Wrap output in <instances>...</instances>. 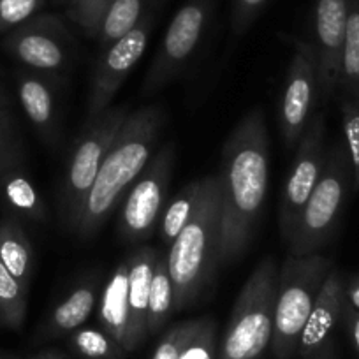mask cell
<instances>
[{"mask_svg": "<svg viewBox=\"0 0 359 359\" xmlns=\"http://www.w3.org/2000/svg\"><path fill=\"white\" fill-rule=\"evenodd\" d=\"M341 109V129L352 165V192H359V99L338 97Z\"/></svg>", "mask_w": 359, "mask_h": 359, "instance_id": "83f0119b", "label": "cell"}, {"mask_svg": "<svg viewBox=\"0 0 359 359\" xmlns=\"http://www.w3.org/2000/svg\"><path fill=\"white\" fill-rule=\"evenodd\" d=\"M22 157L16 129L6 108H0V172L16 168Z\"/></svg>", "mask_w": 359, "mask_h": 359, "instance_id": "d6a6232c", "label": "cell"}, {"mask_svg": "<svg viewBox=\"0 0 359 359\" xmlns=\"http://www.w3.org/2000/svg\"><path fill=\"white\" fill-rule=\"evenodd\" d=\"M99 298L101 289L97 278L79 282L62 302L53 306L44 324V333L48 337H60L79 330L94 313L95 306L99 305Z\"/></svg>", "mask_w": 359, "mask_h": 359, "instance_id": "ac0fdd59", "label": "cell"}, {"mask_svg": "<svg viewBox=\"0 0 359 359\" xmlns=\"http://www.w3.org/2000/svg\"><path fill=\"white\" fill-rule=\"evenodd\" d=\"M269 172V137L264 111H248L234 126L222 148L219 169V264L240 257L254 238Z\"/></svg>", "mask_w": 359, "mask_h": 359, "instance_id": "6da1fadb", "label": "cell"}, {"mask_svg": "<svg viewBox=\"0 0 359 359\" xmlns=\"http://www.w3.org/2000/svg\"><path fill=\"white\" fill-rule=\"evenodd\" d=\"M113 0H74L65 15L72 23L79 27L88 37H97L99 25Z\"/></svg>", "mask_w": 359, "mask_h": 359, "instance_id": "f1b7e54d", "label": "cell"}, {"mask_svg": "<svg viewBox=\"0 0 359 359\" xmlns=\"http://www.w3.org/2000/svg\"><path fill=\"white\" fill-rule=\"evenodd\" d=\"M46 0H0V34H8L39 15Z\"/></svg>", "mask_w": 359, "mask_h": 359, "instance_id": "4dcf8cb0", "label": "cell"}, {"mask_svg": "<svg viewBox=\"0 0 359 359\" xmlns=\"http://www.w3.org/2000/svg\"><path fill=\"white\" fill-rule=\"evenodd\" d=\"M41 359H65L64 355L58 354V352H44V354H41Z\"/></svg>", "mask_w": 359, "mask_h": 359, "instance_id": "f35d334b", "label": "cell"}, {"mask_svg": "<svg viewBox=\"0 0 359 359\" xmlns=\"http://www.w3.org/2000/svg\"><path fill=\"white\" fill-rule=\"evenodd\" d=\"M72 2H74V0H57V4H60V6H64L65 9L69 8V6L72 4Z\"/></svg>", "mask_w": 359, "mask_h": 359, "instance_id": "ab89813d", "label": "cell"}, {"mask_svg": "<svg viewBox=\"0 0 359 359\" xmlns=\"http://www.w3.org/2000/svg\"><path fill=\"white\" fill-rule=\"evenodd\" d=\"M129 115V106H109L99 115L88 116L85 127L76 137L58 191V213L62 224L69 231L74 229L83 203Z\"/></svg>", "mask_w": 359, "mask_h": 359, "instance_id": "52a82bcc", "label": "cell"}, {"mask_svg": "<svg viewBox=\"0 0 359 359\" xmlns=\"http://www.w3.org/2000/svg\"><path fill=\"white\" fill-rule=\"evenodd\" d=\"M340 323H344L345 330H347L348 337H351L352 345H354L355 352L359 354V310L352 309L351 305L345 303Z\"/></svg>", "mask_w": 359, "mask_h": 359, "instance_id": "e575fe53", "label": "cell"}, {"mask_svg": "<svg viewBox=\"0 0 359 359\" xmlns=\"http://www.w3.org/2000/svg\"><path fill=\"white\" fill-rule=\"evenodd\" d=\"M268 0H233L231 9V34L234 39L243 36L257 20Z\"/></svg>", "mask_w": 359, "mask_h": 359, "instance_id": "836d02e7", "label": "cell"}, {"mask_svg": "<svg viewBox=\"0 0 359 359\" xmlns=\"http://www.w3.org/2000/svg\"><path fill=\"white\" fill-rule=\"evenodd\" d=\"M29 289L16 280L0 262V324L20 330L27 316Z\"/></svg>", "mask_w": 359, "mask_h": 359, "instance_id": "484cf974", "label": "cell"}, {"mask_svg": "<svg viewBox=\"0 0 359 359\" xmlns=\"http://www.w3.org/2000/svg\"><path fill=\"white\" fill-rule=\"evenodd\" d=\"M34 359H41V355H37V358H34Z\"/></svg>", "mask_w": 359, "mask_h": 359, "instance_id": "60d3db41", "label": "cell"}, {"mask_svg": "<svg viewBox=\"0 0 359 359\" xmlns=\"http://www.w3.org/2000/svg\"><path fill=\"white\" fill-rule=\"evenodd\" d=\"M345 303L352 309L359 310V273L352 275L348 280H345Z\"/></svg>", "mask_w": 359, "mask_h": 359, "instance_id": "d590c367", "label": "cell"}, {"mask_svg": "<svg viewBox=\"0 0 359 359\" xmlns=\"http://www.w3.org/2000/svg\"><path fill=\"white\" fill-rule=\"evenodd\" d=\"M347 15L348 0H316L313 6V41L310 44L316 51L319 102L323 104L337 97Z\"/></svg>", "mask_w": 359, "mask_h": 359, "instance_id": "5bb4252c", "label": "cell"}, {"mask_svg": "<svg viewBox=\"0 0 359 359\" xmlns=\"http://www.w3.org/2000/svg\"><path fill=\"white\" fill-rule=\"evenodd\" d=\"M4 48L30 71L60 78L76 58V41L62 16L39 13L6 34Z\"/></svg>", "mask_w": 359, "mask_h": 359, "instance_id": "ba28073f", "label": "cell"}, {"mask_svg": "<svg viewBox=\"0 0 359 359\" xmlns=\"http://www.w3.org/2000/svg\"><path fill=\"white\" fill-rule=\"evenodd\" d=\"M220 187L217 175L208 176L205 194L187 226L168 250L175 312L191 309L201 298L219 266Z\"/></svg>", "mask_w": 359, "mask_h": 359, "instance_id": "3957f363", "label": "cell"}, {"mask_svg": "<svg viewBox=\"0 0 359 359\" xmlns=\"http://www.w3.org/2000/svg\"><path fill=\"white\" fill-rule=\"evenodd\" d=\"M196 326H198V319H189L169 327L162 334L151 359H180V354L184 351L191 334L194 333Z\"/></svg>", "mask_w": 359, "mask_h": 359, "instance_id": "1f68e13d", "label": "cell"}, {"mask_svg": "<svg viewBox=\"0 0 359 359\" xmlns=\"http://www.w3.org/2000/svg\"><path fill=\"white\" fill-rule=\"evenodd\" d=\"M99 323L101 327L120 345H126L129 324V271L127 261H122L101 291L99 298Z\"/></svg>", "mask_w": 359, "mask_h": 359, "instance_id": "d6986e66", "label": "cell"}, {"mask_svg": "<svg viewBox=\"0 0 359 359\" xmlns=\"http://www.w3.org/2000/svg\"><path fill=\"white\" fill-rule=\"evenodd\" d=\"M71 344L78 354L88 359H122L126 351L104 330L79 327L72 333Z\"/></svg>", "mask_w": 359, "mask_h": 359, "instance_id": "4316f807", "label": "cell"}, {"mask_svg": "<svg viewBox=\"0 0 359 359\" xmlns=\"http://www.w3.org/2000/svg\"><path fill=\"white\" fill-rule=\"evenodd\" d=\"M212 0H187L176 11L148 67L141 94L154 95L187 69L212 16Z\"/></svg>", "mask_w": 359, "mask_h": 359, "instance_id": "30bf717a", "label": "cell"}, {"mask_svg": "<svg viewBox=\"0 0 359 359\" xmlns=\"http://www.w3.org/2000/svg\"><path fill=\"white\" fill-rule=\"evenodd\" d=\"M334 268L333 261L320 252L291 255L278 269L271 351L277 359H291L298 354V344L312 306Z\"/></svg>", "mask_w": 359, "mask_h": 359, "instance_id": "5b68a950", "label": "cell"}, {"mask_svg": "<svg viewBox=\"0 0 359 359\" xmlns=\"http://www.w3.org/2000/svg\"><path fill=\"white\" fill-rule=\"evenodd\" d=\"M352 165L344 140L327 148L323 175L310 194L294 227L287 252L291 255L317 254L333 240L352 192Z\"/></svg>", "mask_w": 359, "mask_h": 359, "instance_id": "8992f818", "label": "cell"}, {"mask_svg": "<svg viewBox=\"0 0 359 359\" xmlns=\"http://www.w3.org/2000/svg\"><path fill=\"white\" fill-rule=\"evenodd\" d=\"M310 359H334L333 341H331V344H327L326 347L323 348V351H319L316 355H312V358H310Z\"/></svg>", "mask_w": 359, "mask_h": 359, "instance_id": "8d00e7d4", "label": "cell"}, {"mask_svg": "<svg viewBox=\"0 0 359 359\" xmlns=\"http://www.w3.org/2000/svg\"><path fill=\"white\" fill-rule=\"evenodd\" d=\"M164 122L165 111L161 106L130 111L99 169L72 233L85 240L104 226L150 162Z\"/></svg>", "mask_w": 359, "mask_h": 359, "instance_id": "7a4b0ae2", "label": "cell"}, {"mask_svg": "<svg viewBox=\"0 0 359 359\" xmlns=\"http://www.w3.org/2000/svg\"><path fill=\"white\" fill-rule=\"evenodd\" d=\"M9 104V97L6 95V90L0 86V108H6Z\"/></svg>", "mask_w": 359, "mask_h": 359, "instance_id": "74e56055", "label": "cell"}, {"mask_svg": "<svg viewBox=\"0 0 359 359\" xmlns=\"http://www.w3.org/2000/svg\"><path fill=\"white\" fill-rule=\"evenodd\" d=\"M0 196L13 213L23 219L46 220V205L32 180L16 165L0 172Z\"/></svg>", "mask_w": 359, "mask_h": 359, "instance_id": "ffe728a7", "label": "cell"}, {"mask_svg": "<svg viewBox=\"0 0 359 359\" xmlns=\"http://www.w3.org/2000/svg\"><path fill=\"white\" fill-rule=\"evenodd\" d=\"M217 324L208 317H199L194 333L185 344L180 359H217Z\"/></svg>", "mask_w": 359, "mask_h": 359, "instance_id": "f546056e", "label": "cell"}, {"mask_svg": "<svg viewBox=\"0 0 359 359\" xmlns=\"http://www.w3.org/2000/svg\"><path fill=\"white\" fill-rule=\"evenodd\" d=\"M150 4L151 0H113L95 37L102 50L133 30L140 23V20L150 11Z\"/></svg>", "mask_w": 359, "mask_h": 359, "instance_id": "d4e9b609", "label": "cell"}, {"mask_svg": "<svg viewBox=\"0 0 359 359\" xmlns=\"http://www.w3.org/2000/svg\"><path fill=\"white\" fill-rule=\"evenodd\" d=\"M0 262L16 280L27 289L30 287L34 268L32 245L18 220L11 217L0 222Z\"/></svg>", "mask_w": 359, "mask_h": 359, "instance_id": "44dd1931", "label": "cell"}, {"mask_svg": "<svg viewBox=\"0 0 359 359\" xmlns=\"http://www.w3.org/2000/svg\"><path fill=\"white\" fill-rule=\"evenodd\" d=\"M278 269L273 257L257 262L234 302L217 359H261L271 345Z\"/></svg>", "mask_w": 359, "mask_h": 359, "instance_id": "277c9868", "label": "cell"}, {"mask_svg": "<svg viewBox=\"0 0 359 359\" xmlns=\"http://www.w3.org/2000/svg\"><path fill=\"white\" fill-rule=\"evenodd\" d=\"M51 76L23 69L16 78L18 97L30 123L37 134L50 147H57L60 141V109L57 102V90Z\"/></svg>", "mask_w": 359, "mask_h": 359, "instance_id": "2e32d148", "label": "cell"}, {"mask_svg": "<svg viewBox=\"0 0 359 359\" xmlns=\"http://www.w3.org/2000/svg\"><path fill=\"white\" fill-rule=\"evenodd\" d=\"M175 313V296H172V282L169 275L168 252L161 250L155 262L154 278L150 285V299H148V334H155L168 324Z\"/></svg>", "mask_w": 359, "mask_h": 359, "instance_id": "cb8c5ba5", "label": "cell"}, {"mask_svg": "<svg viewBox=\"0 0 359 359\" xmlns=\"http://www.w3.org/2000/svg\"><path fill=\"white\" fill-rule=\"evenodd\" d=\"M289 43L294 46V55L285 78L278 123L285 148L292 150L316 113V102L319 101V76L316 51L310 41L289 37Z\"/></svg>", "mask_w": 359, "mask_h": 359, "instance_id": "7c38bea8", "label": "cell"}, {"mask_svg": "<svg viewBox=\"0 0 359 359\" xmlns=\"http://www.w3.org/2000/svg\"><path fill=\"white\" fill-rule=\"evenodd\" d=\"M206 184H208V176L194 180L189 185H185L178 192V196L165 206L161 220H158V233H161V240L164 243L171 245L172 240L180 234V231L187 226L189 220L194 215L196 208H198L199 201H201L203 194H205Z\"/></svg>", "mask_w": 359, "mask_h": 359, "instance_id": "7402d4cb", "label": "cell"}, {"mask_svg": "<svg viewBox=\"0 0 359 359\" xmlns=\"http://www.w3.org/2000/svg\"><path fill=\"white\" fill-rule=\"evenodd\" d=\"M151 27H154V13L150 9L133 30L102 50V55L92 72L88 92V116L99 115L111 106V101L115 99L120 86L123 85L134 65L143 57L148 39H150Z\"/></svg>", "mask_w": 359, "mask_h": 359, "instance_id": "4fadbf2b", "label": "cell"}, {"mask_svg": "<svg viewBox=\"0 0 359 359\" xmlns=\"http://www.w3.org/2000/svg\"><path fill=\"white\" fill-rule=\"evenodd\" d=\"M337 97L359 99V0H348Z\"/></svg>", "mask_w": 359, "mask_h": 359, "instance_id": "603a6c76", "label": "cell"}, {"mask_svg": "<svg viewBox=\"0 0 359 359\" xmlns=\"http://www.w3.org/2000/svg\"><path fill=\"white\" fill-rule=\"evenodd\" d=\"M157 255V248L141 247L126 259L129 271V324L123 345L126 352L137 348L148 337V299Z\"/></svg>", "mask_w": 359, "mask_h": 359, "instance_id": "e0dca14e", "label": "cell"}, {"mask_svg": "<svg viewBox=\"0 0 359 359\" xmlns=\"http://www.w3.org/2000/svg\"><path fill=\"white\" fill-rule=\"evenodd\" d=\"M175 155V144H164L151 155L147 168L123 196L116 226L127 243L148 240L157 227L171 184Z\"/></svg>", "mask_w": 359, "mask_h": 359, "instance_id": "9c48e42d", "label": "cell"}, {"mask_svg": "<svg viewBox=\"0 0 359 359\" xmlns=\"http://www.w3.org/2000/svg\"><path fill=\"white\" fill-rule=\"evenodd\" d=\"M345 306V277L333 268L317 296L298 344V354L303 359H310L317 352L331 344L337 324L341 320Z\"/></svg>", "mask_w": 359, "mask_h": 359, "instance_id": "9a60e30c", "label": "cell"}, {"mask_svg": "<svg viewBox=\"0 0 359 359\" xmlns=\"http://www.w3.org/2000/svg\"><path fill=\"white\" fill-rule=\"evenodd\" d=\"M294 150V161L285 182L280 213H278L280 236L285 245L291 240L299 215L323 175L327 155L326 118L323 111L313 113Z\"/></svg>", "mask_w": 359, "mask_h": 359, "instance_id": "8fae6325", "label": "cell"}]
</instances>
